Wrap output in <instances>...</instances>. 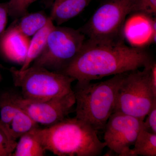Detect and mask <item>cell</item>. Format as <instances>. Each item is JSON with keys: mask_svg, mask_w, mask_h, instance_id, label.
<instances>
[{"mask_svg": "<svg viewBox=\"0 0 156 156\" xmlns=\"http://www.w3.org/2000/svg\"><path fill=\"white\" fill-rule=\"evenodd\" d=\"M36 132L46 151L58 156H98L106 147L98 131L76 117L66 118Z\"/></svg>", "mask_w": 156, "mask_h": 156, "instance_id": "cell-2", "label": "cell"}, {"mask_svg": "<svg viewBox=\"0 0 156 156\" xmlns=\"http://www.w3.org/2000/svg\"><path fill=\"white\" fill-rule=\"evenodd\" d=\"M37 0H10L7 2L9 16L15 20L28 13L30 6Z\"/></svg>", "mask_w": 156, "mask_h": 156, "instance_id": "cell-19", "label": "cell"}, {"mask_svg": "<svg viewBox=\"0 0 156 156\" xmlns=\"http://www.w3.org/2000/svg\"><path fill=\"white\" fill-rule=\"evenodd\" d=\"M10 94L11 100L38 125L53 126L75 111L76 99L73 91L67 94L46 100L27 99Z\"/></svg>", "mask_w": 156, "mask_h": 156, "instance_id": "cell-8", "label": "cell"}, {"mask_svg": "<svg viewBox=\"0 0 156 156\" xmlns=\"http://www.w3.org/2000/svg\"><path fill=\"white\" fill-rule=\"evenodd\" d=\"M151 64L142 71L126 73L118 89L113 112H120L144 121L156 101L150 82Z\"/></svg>", "mask_w": 156, "mask_h": 156, "instance_id": "cell-5", "label": "cell"}, {"mask_svg": "<svg viewBox=\"0 0 156 156\" xmlns=\"http://www.w3.org/2000/svg\"><path fill=\"white\" fill-rule=\"evenodd\" d=\"M19 107L11 100L9 92L0 95V129L10 137L9 127Z\"/></svg>", "mask_w": 156, "mask_h": 156, "instance_id": "cell-18", "label": "cell"}, {"mask_svg": "<svg viewBox=\"0 0 156 156\" xmlns=\"http://www.w3.org/2000/svg\"><path fill=\"white\" fill-rule=\"evenodd\" d=\"M150 82L154 95L156 96V63L154 61L151 66Z\"/></svg>", "mask_w": 156, "mask_h": 156, "instance_id": "cell-24", "label": "cell"}, {"mask_svg": "<svg viewBox=\"0 0 156 156\" xmlns=\"http://www.w3.org/2000/svg\"><path fill=\"white\" fill-rule=\"evenodd\" d=\"M55 26L53 20L50 17L46 25L33 36L30 40L26 58L20 69V70H23L29 67L35 59L40 56L44 49L49 34Z\"/></svg>", "mask_w": 156, "mask_h": 156, "instance_id": "cell-13", "label": "cell"}, {"mask_svg": "<svg viewBox=\"0 0 156 156\" xmlns=\"http://www.w3.org/2000/svg\"><path fill=\"white\" fill-rule=\"evenodd\" d=\"M86 40V36L79 30L55 26L44 49L32 65L61 73L76 58Z\"/></svg>", "mask_w": 156, "mask_h": 156, "instance_id": "cell-6", "label": "cell"}, {"mask_svg": "<svg viewBox=\"0 0 156 156\" xmlns=\"http://www.w3.org/2000/svg\"><path fill=\"white\" fill-rule=\"evenodd\" d=\"M133 146V156H156V134L148 131L143 125Z\"/></svg>", "mask_w": 156, "mask_h": 156, "instance_id": "cell-17", "label": "cell"}, {"mask_svg": "<svg viewBox=\"0 0 156 156\" xmlns=\"http://www.w3.org/2000/svg\"><path fill=\"white\" fill-rule=\"evenodd\" d=\"M50 18L44 11H38L27 13L20 18L19 21L15 20L14 23L20 32L30 37L43 28Z\"/></svg>", "mask_w": 156, "mask_h": 156, "instance_id": "cell-15", "label": "cell"}, {"mask_svg": "<svg viewBox=\"0 0 156 156\" xmlns=\"http://www.w3.org/2000/svg\"><path fill=\"white\" fill-rule=\"evenodd\" d=\"M39 125L23 110L19 107L9 127V136L12 139L17 140L23 134L39 128Z\"/></svg>", "mask_w": 156, "mask_h": 156, "instance_id": "cell-16", "label": "cell"}, {"mask_svg": "<svg viewBox=\"0 0 156 156\" xmlns=\"http://www.w3.org/2000/svg\"><path fill=\"white\" fill-rule=\"evenodd\" d=\"M91 0H62L52 8L50 17L60 25L80 14Z\"/></svg>", "mask_w": 156, "mask_h": 156, "instance_id": "cell-12", "label": "cell"}, {"mask_svg": "<svg viewBox=\"0 0 156 156\" xmlns=\"http://www.w3.org/2000/svg\"><path fill=\"white\" fill-rule=\"evenodd\" d=\"M17 143L0 129V156H12Z\"/></svg>", "mask_w": 156, "mask_h": 156, "instance_id": "cell-21", "label": "cell"}, {"mask_svg": "<svg viewBox=\"0 0 156 156\" xmlns=\"http://www.w3.org/2000/svg\"><path fill=\"white\" fill-rule=\"evenodd\" d=\"M134 0H108L79 30L89 40L108 41L121 39L126 17L132 14Z\"/></svg>", "mask_w": 156, "mask_h": 156, "instance_id": "cell-7", "label": "cell"}, {"mask_svg": "<svg viewBox=\"0 0 156 156\" xmlns=\"http://www.w3.org/2000/svg\"><path fill=\"white\" fill-rule=\"evenodd\" d=\"M15 86L21 89L27 99L46 100L67 94L73 91L74 78L44 68L30 66L23 70L9 69Z\"/></svg>", "mask_w": 156, "mask_h": 156, "instance_id": "cell-4", "label": "cell"}, {"mask_svg": "<svg viewBox=\"0 0 156 156\" xmlns=\"http://www.w3.org/2000/svg\"><path fill=\"white\" fill-rule=\"evenodd\" d=\"M146 120L144 121L143 127L151 133L156 134V101L146 115Z\"/></svg>", "mask_w": 156, "mask_h": 156, "instance_id": "cell-22", "label": "cell"}, {"mask_svg": "<svg viewBox=\"0 0 156 156\" xmlns=\"http://www.w3.org/2000/svg\"><path fill=\"white\" fill-rule=\"evenodd\" d=\"M8 16L9 12L7 2L0 3V37L5 30Z\"/></svg>", "mask_w": 156, "mask_h": 156, "instance_id": "cell-23", "label": "cell"}, {"mask_svg": "<svg viewBox=\"0 0 156 156\" xmlns=\"http://www.w3.org/2000/svg\"><path fill=\"white\" fill-rule=\"evenodd\" d=\"M144 121L129 115L115 112L109 118L104 130V142L116 156H133L134 145Z\"/></svg>", "mask_w": 156, "mask_h": 156, "instance_id": "cell-9", "label": "cell"}, {"mask_svg": "<svg viewBox=\"0 0 156 156\" xmlns=\"http://www.w3.org/2000/svg\"><path fill=\"white\" fill-rule=\"evenodd\" d=\"M62 0H53V6H52V8L57 5Z\"/></svg>", "mask_w": 156, "mask_h": 156, "instance_id": "cell-25", "label": "cell"}, {"mask_svg": "<svg viewBox=\"0 0 156 156\" xmlns=\"http://www.w3.org/2000/svg\"><path fill=\"white\" fill-rule=\"evenodd\" d=\"M30 41L29 37L20 32L14 23L0 37V53L9 61L22 66Z\"/></svg>", "mask_w": 156, "mask_h": 156, "instance_id": "cell-11", "label": "cell"}, {"mask_svg": "<svg viewBox=\"0 0 156 156\" xmlns=\"http://www.w3.org/2000/svg\"><path fill=\"white\" fill-rule=\"evenodd\" d=\"M126 23L125 36L132 47L141 48L148 44L155 43L156 37V20L151 16L135 13Z\"/></svg>", "mask_w": 156, "mask_h": 156, "instance_id": "cell-10", "label": "cell"}, {"mask_svg": "<svg viewBox=\"0 0 156 156\" xmlns=\"http://www.w3.org/2000/svg\"><path fill=\"white\" fill-rule=\"evenodd\" d=\"M132 13H140L149 16L156 15V0H134Z\"/></svg>", "mask_w": 156, "mask_h": 156, "instance_id": "cell-20", "label": "cell"}, {"mask_svg": "<svg viewBox=\"0 0 156 156\" xmlns=\"http://www.w3.org/2000/svg\"><path fill=\"white\" fill-rule=\"evenodd\" d=\"M154 60L143 48L130 47L122 39L108 41L86 40L76 58L61 73L77 83L136 70Z\"/></svg>", "mask_w": 156, "mask_h": 156, "instance_id": "cell-1", "label": "cell"}, {"mask_svg": "<svg viewBox=\"0 0 156 156\" xmlns=\"http://www.w3.org/2000/svg\"><path fill=\"white\" fill-rule=\"evenodd\" d=\"M126 74L116 75L99 83H77L73 89L75 117L98 132L104 130L113 113L118 89Z\"/></svg>", "mask_w": 156, "mask_h": 156, "instance_id": "cell-3", "label": "cell"}, {"mask_svg": "<svg viewBox=\"0 0 156 156\" xmlns=\"http://www.w3.org/2000/svg\"><path fill=\"white\" fill-rule=\"evenodd\" d=\"M36 129L25 133L20 137L12 156L45 155L47 151L39 139Z\"/></svg>", "mask_w": 156, "mask_h": 156, "instance_id": "cell-14", "label": "cell"}]
</instances>
